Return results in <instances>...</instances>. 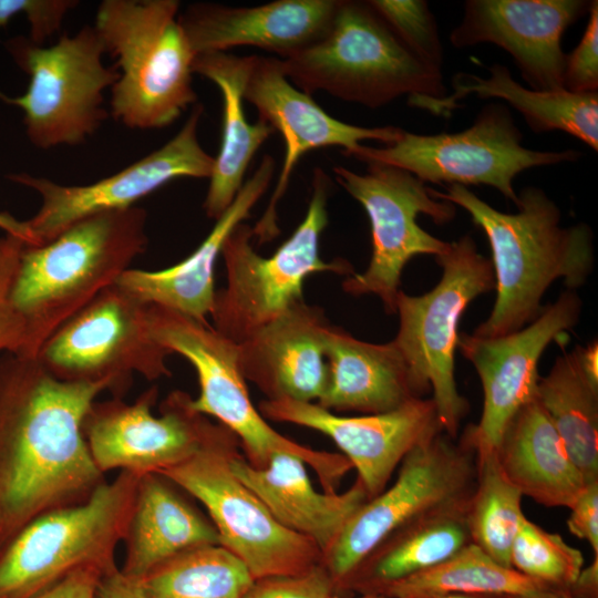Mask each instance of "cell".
<instances>
[{"mask_svg":"<svg viewBox=\"0 0 598 598\" xmlns=\"http://www.w3.org/2000/svg\"><path fill=\"white\" fill-rule=\"evenodd\" d=\"M105 382L56 379L37 357L0 354V548L35 517L103 484L82 432Z\"/></svg>","mask_w":598,"mask_h":598,"instance_id":"1","label":"cell"},{"mask_svg":"<svg viewBox=\"0 0 598 598\" xmlns=\"http://www.w3.org/2000/svg\"><path fill=\"white\" fill-rule=\"evenodd\" d=\"M433 197L466 210L492 250L496 299L485 321L472 334L494 338L509 334L534 321L543 311L549 286L563 279L569 290L585 285L594 269V236L586 224L561 225L560 209L534 186L518 194L517 213L497 210L467 187H430Z\"/></svg>","mask_w":598,"mask_h":598,"instance_id":"2","label":"cell"},{"mask_svg":"<svg viewBox=\"0 0 598 598\" xmlns=\"http://www.w3.org/2000/svg\"><path fill=\"white\" fill-rule=\"evenodd\" d=\"M147 213L132 206L85 217L53 240H23L10 299L25 323V357L101 291L116 283L147 247Z\"/></svg>","mask_w":598,"mask_h":598,"instance_id":"3","label":"cell"},{"mask_svg":"<svg viewBox=\"0 0 598 598\" xmlns=\"http://www.w3.org/2000/svg\"><path fill=\"white\" fill-rule=\"evenodd\" d=\"M177 0H104L94 28L120 78L111 113L130 128L159 130L197 100L193 52L178 21Z\"/></svg>","mask_w":598,"mask_h":598,"instance_id":"4","label":"cell"},{"mask_svg":"<svg viewBox=\"0 0 598 598\" xmlns=\"http://www.w3.org/2000/svg\"><path fill=\"white\" fill-rule=\"evenodd\" d=\"M279 60L288 80L302 92L326 91L371 109L404 95L447 93L442 72L414 58L367 1L339 0L326 32Z\"/></svg>","mask_w":598,"mask_h":598,"instance_id":"5","label":"cell"},{"mask_svg":"<svg viewBox=\"0 0 598 598\" xmlns=\"http://www.w3.org/2000/svg\"><path fill=\"white\" fill-rule=\"evenodd\" d=\"M331 181L315 168L307 213L292 235L270 257L252 246V227L239 224L226 238L221 256L226 286L216 291L210 313L214 329L241 343L297 302L303 301L306 278L317 272L352 275L343 259L324 261L320 257V236L328 225V197Z\"/></svg>","mask_w":598,"mask_h":598,"instance_id":"6","label":"cell"},{"mask_svg":"<svg viewBox=\"0 0 598 598\" xmlns=\"http://www.w3.org/2000/svg\"><path fill=\"white\" fill-rule=\"evenodd\" d=\"M153 338L171 353L183 355L194 367L199 394L192 398L194 411L216 417L240 441L247 462L265 467L276 453L300 457L318 475L323 492L334 493L352 468L338 453L301 445L274 430L255 408L239 365L238 343L226 338L208 322L158 306L148 307Z\"/></svg>","mask_w":598,"mask_h":598,"instance_id":"7","label":"cell"},{"mask_svg":"<svg viewBox=\"0 0 598 598\" xmlns=\"http://www.w3.org/2000/svg\"><path fill=\"white\" fill-rule=\"evenodd\" d=\"M141 474L121 471L83 503L47 512L0 548V598H29L72 571L117 567Z\"/></svg>","mask_w":598,"mask_h":598,"instance_id":"8","label":"cell"},{"mask_svg":"<svg viewBox=\"0 0 598 598\" xmlns=\"http://www.w3.org/2000/svg\"><path fill=\"white\" fill-rule=\"evenodd\" d=\"M442 276L421 296L400 290L395 313L399 330L393 339L417 393L430 391L443 432L456 439L470 405L456 388L455 350L458 324L467 306L495 288L492 261L478 252L471 235L448 243L435 257Z\"/></svg>","mask_w":598,"mask_h":598,"instance_id":"9","label":"cell"},{"mask_svg":"<svg viewBox=\"0 0 598 598\" xmlns=\"http://www.w3.org/2000/svg\"><path fill=\"white\" fill-rule=\"evenodd\" d=\"M238 443L226 426L207 421L195 453L158 474L204 505L220 546L239 558L254 579L299 574L322 563L313 542L279 524L235 476L230 458Z\"/></svg>","mask_w":598,"mask_h":598,"instance_id":"10","label":"cell"},{"mask_svg":"<svg viewBox=\"0 0 598 598\" xmlns=\"http://www.w3.org/2000/svg\"><path fill=\"white\" fill-rule=\"evenodd\" d=\"M454 440L441 432L414 447L402 460L395 482L348 519L322 557L336 594L392 533L425 518L466 514L476 486V455L463 436Z\"/></svg>","mask_w":598,"mask_h":598,"instance_id":"11","label":"cell"},{"mask_svg":"<svg viewBox=\"0 0 598 598\" xmlns=\"http://www.w3.org/2000/svg\"><path fill=\"white\" fill-rule=\"evenodd\" d=\"M4 45L30 82L23 95L0 97L24 112L27 135L35 147L79 145L106 120L103 93L120 72L103 64L105 48L94 25L50 47L25 37L9 39Z\"/></svg>","mask_w":598,"mask_h":598,"instance_id":"12","label":"cell"},{"mask_svg":"<svg viewBox=\"0 0 598 598\" xmlns=\"http://www.w3.org/2000/svg\"><path fill=\"white\" fill-rule=\"evenodd\" d=\"M522 141L523 134L508 109L488 103L474 123L461 132L423 135L403 130L391 144H361L343 154L367 164L404 169L424 184L492 186L516 205L518 196L513 184L523 171L575 162L581 156L574 150H529Z\"/></svg>","mask_w":598,"mask_h":598,"instance_id":"13","label":"cell"},{"mask_svg":"<svg viewBox=\"0 0 598 598\" xmlns=\"http://www.w3.org/2000/svg\"><path fill=\"white\" fill-rule=\"evenodd\" d=\"M148 307L114 283L61 324L37 358L59 380L105 382L123 399L134 373L148 381L171 375L172 353L153 338Z\"/></svg>","mask_w":598,"mask_h":598,"instance_id":"14","label":"cell"},{"mask_svg":"<svg viewBox=\"0 0 598 598\" xmlns=\"http://www.w3.org/2000/svg\"><path fill=\"white\" fill-rule=\"evenodd\" d=\"M338 184L364 208L371 227L372 252L368 268L342 282L353 296H378L389 315L395 313L401 275L415 256H440L448 246L417 224L420 214L437 225L451 221L456 206L436 199L423 182L390 165L370 163L363 174L334 166Z\"/></svg>","mask_w":598,"mask_h":598,"instance_id":"15","label":"cell"},{"mask_svg":"<svg viewBox=\"0 0 598 598\" xmlns=\"http://www.w3.org/2000/svg\"><path fill=\"white\" fill-rule=\"evenodd\" d=\"M203 111V105L195 104L182 128L167 143L92 184L70 186L27 173L8 175L10 181L35 190L42 199L38 213L25 220L29 245L47 244L91 215L135 206L137 200L173 179L209 178L214 157L197 137Z\"/></svg>","mask_w":598,"mask_h":598,"instance_id":"16","label":"cell"},{"mask_svg":"<svg viewBox=\"0 0 598 598\" xmlns=\"http://www.w3.org/2000/svg\"><path fill=\"white\" fill-rule=\"evenodd\" d=\"M581 300L566 289L520 330L494 338L462 332L457 348L473 364L483 388V411L463 437L481 456L496 453L504 431L516 413L536 396L538 362L547 346L579 321Z\"/></svg>","mask_w":598,"mask_h":598,"instance_id":"17","label":"cell"},{"mask_svg":"<svg viewBox=\"0 0 598 598\" xmlns=\"http://www.w3.org/2000/svg\"><path fill=\"white\" fill-rule=\"evenodd\" d=\"M157 398L158 388L151 386L131 403L121 398L92 403L82 432L103 474L113 470L161 473L198 448L208 420L193 410L192 396L181 390L171 392L156 416L152 408Z\"/></svg>","mask_w":598,"mask_h":598,"instance_id":"18","label":"cell"},{"mask_svg":"<svg viewBox=\"0 0 598 598\" xmlns=\"http://www.w3.org/2000/svg\"><path fill=\"white\" fill-rule=\"evenodd\" d=\"M244 100L257 109L259 120L281 133L286 146L283 165L270 202L252 228L258 244H265L279 234L277 205L287 190L297 163L307 152L339 146L346 153L363 141L391 144L403 132L396 126L364 127L332 117L288 80L276 56L252 55Z\"/></svg>","mask_w":598,"mask_h":598,"instance_id":"19","label":"cell"},{"mask_svg":"<svg viewBox=\"0 0 598 598\" xmlns=\"http://www.w3.org/2000/svg\"><path fill=\"white\" fill-rule=\"evenodd\" d=\"M262 416L329 436L358 472L369 499L379 495L402 460L443 432L433 400L419 398L389 412L340 416L312 402L265 400Z\"/></svg>","mask_w":598,"mask_h":598,"instance_id":"20","label":"cell"},{"mask_svg":"<svg viewBox=\"0 0 598 598\" xmlns=\"http://www.w3.org/2000/svg\"><path fill=\"white\" fill-rule=\"evenodd\" d=\"M586 0H467L450 33L457 49L493 43L514 60L536 91L564 90V32L589 11Z\"/></svg>","mask_w":598,"mask_h":598,"instance_id":"21","label":"cell"},{"mask_svg":"<svg viewBox=\"0 0 598 598\" xmlns=\"http://www.w3.org/2000/svg\"><path fill=\"white\" fill-rule=\"evenodd\" d=\"M339 0H276L255 7L196 2L178 14L193 52L256 47L286 59L318 40Z\"/></svg>","mask_w":598,"mask_h":598,"instance_id":"22","label":"cell"},{"mask_svg":"<svg viewBox=\"0 0 598 598\" xmlns=\"http://www.w3.org/2000/svg\"><path fill=\"white\" fill-rule=\"evenodd\" d=\"M330 326L318 306L295 303L238 343L245 380L268 400H319L327 378L324 348Z\"/></svg>","mask_w":598,"mask_h":598,"instance_id":"23","label":"cell"},{"mask_svg":"<svg viewBox=\"0 0 598 598\" xmlns=\"http://www.w3.org/2000/svg\"><path fill=\"white\" fill-rule=\"evenodd\" d=\"M275 169V159L265 155L207 237L184 260L162 270L130 268L116 283L146 305L166 308L207 323L216 295L215 264L223 245L268 189Z\"/></svg>","mask_w":598,"mask_h":598,"instance_id":"24","label":"cell"},{"mask_svg":"<svg viewBox=\"0 0 598 598\" xmlns=\"http://www.w3.org/2000/svg\"><path fill=\"white\" fill-rule=\"evenodd\" d=\"M230 467L279 524L313 542L322 557L348 519L369 501L358 478L342 494L317 492L306 463L289 453H276L265 467L257 468L237 450L230 458Z\"/></svg>","mask_w":598,"mask_h":598,"instance_id":"25","label":"cell"},{"mask_svg":"<svg viewBox=\"0 0 598 598\" xmlns=\"http://www.w3.org/2000/svg\"><path fill=\"white\" fill-rule=\"evenodd\" d=\"M327 378L317 404L331 411L378 414L422 398L394 341L371 343L330 326Z\"/></svg>","mask_w":598,"mask_h":598,"instance_id":"26","label":"cell"},{"mask_svg":"<svg viewBox=\"0 0 598 598\" xmlns=\"http://www.w3.org/2000/svg\"><path fill=\"white\" fill-rule=\"evenodd\" d=\"M178 486L158 473L140 476L125 537L121 573L141 579L161 564L187 550L220 545L218 533L178 492Z\"/></svg>","mask_w":598,"mask_h":598,"instance_id":"27","label":"cell"},{"mask_svg":"<svg viewBox=\"0 0 598 598\" xmlns=\"http://www.w3.org/2000/svg\"><path fill=\"white\" fill-rule=\"evenodd\" d=\"M489 75L458 72L452 79L453 93L443 97L412 96L409 104L435 115L448 116L466 96L499 99L518 111L536 133L563 131L598 150V93L536 91L516 82L499 63L487 68Z\"/></svg>","mask_w":598,"mask_h":598,"instance_id":"28","label":"cell"},{"mask_svg":"<svg viewBox=\"0 0 598 598\" xmlns=\"http://www.w3.org/2000/svg\"><path fill=\"white\" fill-rule=\"evenodd\" d=\"M495 454L520 494L544 506L569 508L587 484L536 398L509 422Z\"/></svg>","mask_w":598,"mask_h":598,"instance_id":"29","label":"cell"},{"mask_svg":"<svg viewBox=\"0 0 598 598\" xmlns=\"http://www.w3.org/2000/svg\"><path fill=\"white\" fill-rule=\"evenodd\" d=\"M252 55L239 56L228 52L197 54L193 72L212 81L221 92L223 135L214 157L204 209L209 218L218 219L234 202L245 183V173L262 143L275 133L266 122H248L244 111V87Z\"/></svg>","mask_w":598,"mask_h":598,"instance_id":"30","label":"cell"},{"mask_svg":"<svg viewBox=\"0 0 598 598\" xmlns=\"http://www.w3.org/2000/svg\"><path fill=\"white\" fill-rule=\"evenodd\" d=\"M598 344L564 351L540 377L536 400L586 483L598 481Z\"/></svg>","mask_w":598,"mask_h":598,"instance_id":"31","label":"cell"},{"mask_svg":"<svg viewBox=\"0 0 598 598\" xmlns=\"http://www.w3.org/2000/svg\"><path fill=\"white\" fill-rule=\"evenodd\" d=\"M471 544L466 514L425 518L382 540L351 573L338 592L378 595L383 588L426 570Z\"/></svg>","mask_w":598,"mask_h":598,"instance_id":"32","label":"cell"},{"mask_svg":"<svg viewBox=\"0 0 598 598\" xmlns=\"http://www.w3.org/2000/svg\"><path fill=\"white\" fill-rule=\"evenodd\" d=\"M547 587L502 566L474 544L437 565L383 588L389 598H442L457 594L511 596Z\"/></svg>","mask_w":598,"mask_h":598,"instance_id":"33","label":"cell"},{"mask_svg":"<svg viewBox=\"0 0 598 598\" xmlns=\"http://www.w3.org/2000/svg\"><path fill=\"white\" fill-rule=\"evenodd\" d=\"M138 581L150 598H244L254 578L228 549L208 545L173 557Z\"/></svg>","mask_w":598,"mask_h":598,"instance_id":"34","label":"cell"},{"mask_svg":"<svg viewBox=\"0 0 598 598\" xmlns=\"http://www.w3.org/2000/svg\"><path fill=\"white\" fill-rule=\"evenodd\" d=\"M476 486L466 512L471 543L511 567L512 544L525 516L523 495L503 473L495 453L476 456Z\"/></svg>","mask_w":598,"mask_h":598,"instance_id":"35","label":"cell"},{"mask_svg":"<svg viewBox=\"0 0 598 598\" xmlns=\"http://www.w3.org/2000/svg\"><path fill=\"white\" fill-rule=\"evenodd\" d=\"M511 567L547 587L570 589L584 568L580 550L559 534L546 532L523 517L509 555Z\"/></svg>","mask_w":598,"mask_h":598,"instance_id":"36","label":"cell"},{"mask_svg":"<svg viewBox=\"0 0 598 598\" xmlns=\"http://www.w3.org/2000/svg\"><path fill=\"white\" fill-rule=\"evenodd\" d=\"M372 10L421 63L442 72L443 47L435 18L424 0H369Z\"/></svg>","mask_w":598,"mask_h":598,"instance_id":"37","label":"cell"},{"mask_svg":"<svg viewBox=\"0 0 598 598\" xmlns=\"http://www.w3.org/2000/svg\"><path fill=\"white\" fill-rule=\"evenodd\" d=\"M24 239L6 234L0 238V353L24 354L25 323L13 307L10 289Z\"/></svg>","mask_w":598,"mask_h":598,"instance_id":"38","label":"cell"},{"mask_svg":"<svg viewBox=\"0 0 598 598\" xmlns=\"http://www.w3.org/2000/svg\"><path fill=\"white\" fill-rule=\"evenodd\" d=\"M333 580L322 563L293 575L254 579L244 598H330Z\"/></svg>","mask_w":598,"mask_h":598,"instance_id":"39","label":"cell"},{"mask_svg":"<svg viewBox=\"0 0 598 598\" xmlns=\"http://www.w3.org/2000/svg\"><path fill=\"white\" fill-rule=\"evenodd\" d=\"M585 32L577 47L566 54L564 90L592 93L598 89V2L591 1Z\"/></svg>","mask_w":598,"mask_h":598,"instance_id":"40","label":"cell"},{"mask_svg":"<svg viewBox=\"0 0 598 598\" xmlns=\"http://www.w3.org/2000/svg\"><path fill=\"white\" fill-rule=\"evenodd\" d=\"M78 3L74 0H0V28L23 13L30 25L29 40L43 45L60 31L64 17Z\"/></svg>","mask_w":598,"mask_h":598,"instance_id":"41","label":"cell"},{"mask_svg":"<svg viewBox=\"0 0 598 598\" xmlns=\"http://www.w3.org/2000/svg\"><path fill=\"white\" fill-rule=\"evenodd\" d=\"M567 519L569 532L591 546L598 556V481L587 483L573 505Z\"/></svg>","mask_w":598,"mask_h":598,"instance_id":"42","label":"cell"},{"mask_svg":"<svg viewBox=\"0 0 598 598\" xmlns=\"http://www.w3.org/2000/svg\"><path fill=\"white\" fill-rule=\"evenodd\" d=\"M106 573L83 567L29 598H96L97 584Z\"/></svg>","mask_w":598,"mask_h":598,"instance_id":"43","label":"cell"},{"mask_svg":"<svg viewBox=\"0 0 598 598\" xmlns=\"http://www.w3.org/2000/svg\"><path fill=\"white\" fill-rule=\"evenodd\" d=\"M96 598H150L141 582L116 568L103 575L97 584Z\"/></svg>","mask_w":598,"mask_h":598,"instance_id":"44","label":"cell"},{"mask_svg":"<svg viewBox=\"0 0 598 598\" xmlns=\"http://www.w3.org/2000/svg\"><path fill=\"white\" fill-rule=\"evenodd\" d=\"M569 590L575 598H598V556L581 569Z\"/></svg>","mask_w":598,"mask_h":598,"instance_id":"45","label":"cell"},{"mask_svg":"<svg viewBox=\"0 0 598 598\" xmlns=\"http://www.w3.org/2000/svg\"><path fill=\"white\" fill-rule=\"evenodd\" d=\"M0 228L6 234L20 237L24 239L28 244L31 243L29 229L25 221H20L8 213H0Z\"/></svg>","mask_w":598,"mask_h":598,"instance_id":"46","label":"cell"},{"mask_svg":"<svg viewBox=\"0 0 598 598\" xmlns=\"http://www.w3.org/2000/svg\"><path fill=\"white\" fill-rule=\"evenodd\" d=\"M506 598H575L569 589L542 587L524 594L506 596Z\"/></svg>","mask_w":598,"mask_h":598,"instance_id":"47","label":"cell"},{"mask_svg":"<svg viewBox=\"0 0 598 598\" xmlns=\"http://www.w3.org/2000/svg\"><path fill=\"white\" fill-rule=\"evenodd\" d=\"M442 598H506V596L488 594H457L444 596Z\"/></svg>","mask_w":598,"mask_h":598,"instance_id":"48","label":"cell"},{"mask_svg":"<svg viewBox=\"0 0 598 598\" xmlns=\"http://www.w3.org/2000/svg\"><path fill=\"white\" fill-rule=\"evenodd\" d=\"M330 598H343V597H340L339 595L334 594ZM359 598H389V597L381 596V595H362Z\"/></svg>","mask_w":598,"mask_h":598,"instance_id":"49","label":"cell"}]
</instances>
